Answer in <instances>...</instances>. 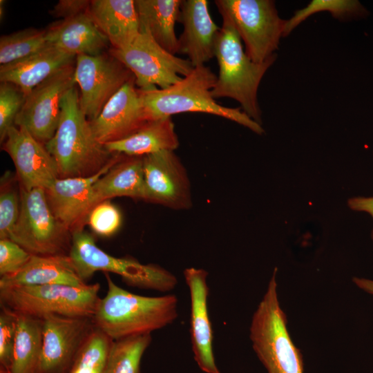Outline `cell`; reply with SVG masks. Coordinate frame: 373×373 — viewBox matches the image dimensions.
Returning a JSON list of instances; mask_svg holds the SVG:
<instances>
[{
    "label": "cell",
    "instance_id": "32",
    "mask_svg": "<svg viewBox=\"0 0 373 373\" xmlns=\"http://www.w3.org/2000/svg\"><path fill=\"white\" fill-rule=\"evenodd\" d=\"M26 94L14 84H0V141L3 142L9 129L15 126L16 117L26 99Z\"/></svg>",
    "mask_w": 373,
    "mask_h": 373
},
{
    "label": "cell",
    "instance_id": "1",
    "mask_svg": "<svg viewBox=\"0 0 373 373\" xmlns=\"http://www.w3.org/2000/svg\"><path fill=\"white\" fill-rule=\"evenodd\" d=\"M107 291L99 298L94 315L96 328L111 340L151 334L171 324L178 317V298L174 294L145 296L116 285L105 273Z\"/></svg>",
    "mask_w": 373,
    "mask_h": 373
},
{
    "label": "cell",
    "instance_id": "27",
    "mask_svg": "<svg viewBox=\"0 0 373 373\" xmlns=\"http://www.w3.org/2000/svg\"><path fill=\"white\" fill-rule=\"evenodd\" d=\"M43 343L42 320L17 314L9 373H36Z\"/></svg>",
    "mask_w": 373,
    "mask_h": 373
},
{
    "label": "cell",
    "instance_id": "30",
    "mask_svg": "<svg viewBox=\"0 0 373 373\" xmlns=\"http://www.w3.org/2000/svg\"><path fill=\"white\" fill-rule=\"evenodd\" d=\"M48 45L47 30L29 28L0 37V65L24 59Z\"/></svg>",
    "mask_w": 373,
    "mask_h": 373
},
{
    "label": "cell",
    "instance_id": "19",
    "mask_svg": "<svg viewBox=\"0 0 373 373\" xmlns=\"http://www.w3.org/2000/svg\"><path fill=\"white\" fill-rule=\"evenodd\" d=\"M207 0L182 1L178 21L183 26L179 53L186 55L193 67L204 65L216 56L220 27L213 21Z\"/></svg>",
    "mask_w": 373,
    "mask_h": 373
},
{
    "label": "cell",
    "instance_id": "24",
    "mask_svg": "<svg viewBox=\"0 0 373 373\" xmlns=\"http://www.w3.org/2000/svg\"><path fill=\"white\" fill-rule=\"evenodd\" d=\"M111 153L143 157L162 151H174L179 146L171 117L149 121L123 139L104 144Z\"/></svg>",
    "mask_w": 373,
    "mask_h": 373
},
{
    "label": "cell",
    "instance_id": "7",
    "mask_svg": "<svg viewBox=\"0 0 373 373\" xmlns=\"http://www.w3.org/2000/svg\"><path fill=\"white\" fill-rule=\"evenodd\" d=\"M99 285L23 286L0 289L1 303L17 314L42 319L48 315L93 318Z\"/></svg>",
    "mask_w": 373,
    "mask_h": 373
},
{
    "label": "cell",
    "instance_id": "4",
    "mask_svg": "<svg viewBox=\"0 0 373 373\" xmlns=\"http://www.w3.org/2000/svg\"><path fill=\"white\" fill-rule=\"evenodd\" d=\"M222 23L216 44L219 71L211 93L216 98L237 101L241 109L261 124L258 90L262 77L276 59V54L262 63L253 61L244 50L242 40L230 19L220 14Z\"/></svg>",
    "mask_w": 373,
    "mask_h": 373
},
{
    "label": "cell",
    "instance_id": "23",
    "mask_svg": "<svg viewBox=\"0 0 373 373\" xmlns=\"http://www.w3.org/2000/svg\"><path fill=\"white\" fill-rule=\"evenodd\" d=\"M46 30L48 44L74 56L102 54L109 43L88 11L57 21Z\"/></svg>",
    "mask_w": 373,
    "mask_h": 373
},
{
    "label": "cell",
    "instance_id": "2",
    "mask_svg": "<svg viewBox=\"0 0 373 373\" xmlns=\"http://www.w3.org/2000/svg\"><path fill=\"white\" fill-rule=\"evenodd\" d=\"M59 122L45 144L55 159L59 178L88 177L99 172L113 157L95 137L90 121L82 111L76 86L64 95Z\"/></svg>",
    "mask_w": 373,
    "mask_h": 373
},
{
    "label": "cell",
    "instance_id": "13",
    "mask_svg": "<svg viewBox=\"0 0 373 373\" xmlns=\"http://www.w3.org/2000/svg\"><path fill=\"white\" fill-rule=\"evenodd\" d=\"M174 151L143 156L145 200L173 209L191 207V193L186 171Z\"/></svg>",
    "mask_w": 373,
    "mask_h": 373
},
{
    "label": "cell",
    "instance_id": "39",
    "mask_svg": "<svg viewBox=\"0 0 373 373\" xmlns=\"http://www.w3.org/2000/svg\"><path fill=\"white\" fill-rule=\"evenodd\" d=\"M354 283L361 289L373 295V280L363 278H354Z\"/></svg>",
    "mask_w": 373,
    "mask_h": 373
},
{
    "label": "cell",
    "instance_id": "18",
    "mask_svg": "<svg viewBox=\"0 0 373 373\" xmlns=\"http://www.w3.org/2000/svg\"><path fill=\"white\" fill-rule=\"evenodd\" d=\"M208 273L203 269L189 267L184 277L190 295V335L194 358L205 373H220L215 361L213 334L208 309L209 293Z\"/></svg>",
    "mask_w": 373,
    "mask_h": 373
},
{
    "label": "cell",
    "instance_id": "16",
    "mask_svg": "<svg viewBox=\"0 0 373 373\" xmlns=\"http://www.w3.org/2000/svg\"><path fill=\"white\" fill-rule=\"evenodd\" d=\"M16 169L19 186L26 190L48 189L57 178L58 169L45 144L24 127L12 126L3 142Z\"/></svg>",
    "mask_w": 373,
    "mask_h": 373
},
{
    "label": "cell",
    "instance_id": "35",
    "mask_svg": "<svg viewBox=\"0 0 373 373\" xmlns=\"http://www.w3.org/2000/svg\"><path fill=\"white\" fill-rule=\"evenodd\" d=\"M17 313L3 307L0 314V362L9 373L16 333Z\"/></svg>",
    "mask_w": 373,
    "mask_h": 373
},
{
    "label": "cell",
    "instance_id": "14",
    "mask_svg": "<svg viewBox=\"0 0 373 373\" xmlns=\"http://www.w3.org/2000/svg\"><path fill=\"white\" fill-rule=\"evenodd\" d=\"M90 318L44 317L43 343L36 373H61L70 367L92 332Z\"/></svg>",
    "mask_w": 373,
    "mask_h": 373
},
{
    "label": "cell",
    "instance_id": "36",
    "mask_svg": "<svg viewBox=\"0 0 373 373\" xmlns=\"http://www.w3.org/2000/svg\"><path fill=\"white\" fill-rule=\"evenodd\" d=\"M32 254L10 239L0 240L1 277L16 274L28 262Z\"/></svg>",
    "mask_w": 373,
    "mask_h": 373
},
{
    "label": "cell",
    "instance_id": "22",
    "mask_svg": "<svg viewBox=\"0 0 373 373\" xmlns=\"http://www.w3.org/2000/svg\"><path fill=\"white\" fill-rule=\"evenodd\" d=\"M88 13L106 37L112 48H125L141 31L133 0H92Z\"/></svg>",
    "mask_w": 373,
    "mask_h": 373
},
{
    "label": "cell",
    "instance_id": "15",
    "mask_svg": "<svg viewBox=\"0 0 373 373\" xmlns=\"http://www.w3.org/2000/svg\"><path fill=\"white\" fill-rule=\"evenodd\" d=\"M124 155L115 153L111 160L93 175L57 178L45 190L53 214L71 235L84 230L88 216L95 206L93 196V184Z\"/></svg>",
    "mask_w": 373,
    "mask_h": 373
},
{
    "label": "cell",
    "instance_id": "9",
    "mask_svg": "<svg viewBox=\"0 0 373 373\" xmlns=\"http://www.w3.org/2000/svg\"><path fill=\"white\" fill-rule=\"evenodd\" d=\"M111 55L133 75L140 90L166 88L188 75L193 66L160 46L145 30L122 49H111Z\"/></svg>",
    "mask_w": 373,
    "mask_h": 373
},
{
    "label": "cell",
    "instance_id": "11",
    "mask_svg": "<svg viewBox=\"0 0 373 373\" xmlns=\"http://www.w3.org/2000/svg\"><path fill=\"white\" fill-rule=\"evenodd\" d=\"M75 61L37 86L27 95L15 125L24 127L37 140L45 144L55 135L66 93L76 86Z\"/></svg>",
    "mask_w": 373,
    "mask_h": 373
},
{
    "label": "cell",
    "instance_id": "38",
    "mask_svg": "<svg viewBox=\"0 0 373 373\" xmlns=\"http://www.w3.org/2000/svg\"><path fill=\"white\" fill-rule=\"evenodd\" d=\"M349 207L357 211H364L369 213L373 219V197H356L348 200ZM372 238L373 240V229L372 231Z\"/></svg>",
    "mask_w": 373,
    "mask_h": 373
},
{
    "label": "cell",
    "instance_id": "29",
    "mask_svg": "<svg viewBox=\"0 0 373 373\" xmlns=\"http://www.w3.org/2000/svg\"><path fill=\"white\" fill-rule=\"evenodd\" d=\"M151 334L112 341L104 373H140L142 356L151 342Z\"/></svg>",
    "mask_w": 373,
    "mask_h": 373
},
{
    "label": "cell",
    "instance_id": "40",
    "mask_svg": "<svg viewBox=\"0 0 373 373\" xmlns=\"http://www.w3.org/2000/svg\"><path fill=\"white\" fill-rule=\"evenodd\" d=\"M4 2H5V1H2V0L0 1V17H1V19H3V15H4V6H3Z\"/></svg>",
    "mask_w": 373,
    "mask_h": 373
},
{
    "label": "cell",
    "instance_id": "17",
    "mask_svg": "<svg viewBox=\"0 0 373 373\" xmlns=\"http://www.w3.org/2000/svg\"><path fill=\"white\" fill-rule=\"evenodd\" d=\"M149 121L133 76L90 124L95 137L104 144L129 136Z\"/></svg>",
    "mask_w": 373,
    "mask_h": 373
},
{
    "label": "cell",
    "instance_id": "21",
    "mask_svg": "<svg viewBox=\"0 0 373 373\" xmlns=\"http://www.w3.org/2000/svg\"><path fill=\"white\" fill-rule=\"evenodd\" d=\"M76 56L48 44L39 51L17 61L0 66L1 82L15 84L27 96L48 77L73 64Z\"/></svg>",
    "mask_w": 373,
    "mask_h": 373
},
{
    "label": "cell",
    "instance_id": "28",
    "mask_svg": "<svg viewBox=\"0 0 373 373\" xmlns=\"http://www.w3.org/2000/svg\"><path fill=\"white\" fill-rule=\"evenodd\" d=\"M321 12H328L341 21L358 19L369 15L367 10L357 0H312L305 7L297 10L289 19H286L283 37H287L308 17Z\"/></svg>",
    "mask_w": 373,
    "mask_h": 373
},
{
    "label": "cell",
    "instance_id": "26",
    "mask_svg": "<svg viewBox=\"0 0 373 373\" xmlns=\"http://www.w3.org/2000/svg\"><path fill=\"white\" fill-rule=\"evenodd\" d=\"M141 29L171 54L179 53L175 23L179 20L182 0H136Z\"/></svg>",
    "mask_w": 373,
    "mask_h": 373
},
{
    "label": "cell",
    "instance_id": "34",
    "mask_svg": "<svg viewBox=\"0 0 373 373\" xmlns=\"http://www.w3.org/2000/svg\"><path fill=\"white\" fill-rule=\"evenodd\" d=\"M86 223L95 233L102 236H110L121 225V213L108 200H104L92 209Z\"/></svg>",
    "mask_w": 373,
    "mask_h": 373
},
{
    "label": "cell",
    "instance_id": "31",
    "mask_svg": "<svg viewBox=\"0 0 373 373\" xmlns=\"http://www.w3.org/2000/svg\"><path fill=\"white\" fill-rule=\"evenodd\" d=\"M113 340L93 329L78 351L69 373H104Z\"/></svg>",
    "mask_w": 373,
    "mask_h": 373
},
{
    "label": "cell",
    "instance_id": "8",
    "mask_svg": "<svg viewBox=\"0 0 373 373\" xmlns=\"http://www.w3.org/2000/svg\"><path fill=\"white\" fill-rule=\"evenodd\" d=\"M215 4L231 21L253 61L262 63L276 54L286 19L279 17L274 1L216 0Z\"/></svg>",
    "mask_w": 373,
    "mask_h": 373
},
{
    "label": "cell",
    "instance_id": "5",
    "mask_svg": "<svg viewBox=\"0 0 373 373\" xmlns=\"http://www.w3.org/2000/svg\"><path fill=\"white\" fill-rule=\"evenodd\" d=\"M277 268L254 312L250 339L268 373H304L302 354L294 344L287 327V317L278 298Z\"/></svg>",
    "mask_w": 373,
    "mask_h": 373
},
{
    "label": "cell",
    "instance_id": "3",
    "mask_svg": "<svg viewBox=\"0 0 373 373\" xmlns=\"http://www.w3.org/2000/svg\"><path fill=\"white\" fill-rule=\"evenodd\" d=\"M217 76L204 66L194 67L181 80L166 88L140 90L142 103L149 121L183 113H203L224 117L261 135V124L240 108H229L213 97Z\"/></svg>",
    "mask_w": 373,
    "mask_h": 373
},
{
    "label": "cell",
    "instance_id": "25",
    "mask_svg": "<svg viewBox=\"0 0 373 373\" xmlns=\"http://www.w3.org/2000/svg\"><path fill=\"white\" fill-rule=\"evenodd\" d=\"M95 205L116 197L146 198L143 157L124 155L93 186Z\"/></svg>",
    "mask_w": 373,
    "mask_h": 373
},
{
    "label": "cell",
    "instance_id": "6",
    "mask_svg": "<svg viewBox=\"0 0 373 373\" xmlns=\"http://www.w3.org/2000/svg\"><path fill=\"white\" fill-rule=\"evenodd\" d=\"M68 256L84 281L95 272L102 271L117 274L126 285L140 289L167 292L178 283L172 273L159 265H144L134 259L117 258L107 254L84 230L72 233Z\"/></svg>",
    "mask_w": 373,
    "mask_h": 373
},
{
    "label": "cell",
    "instance_id": "20",
    "mask_svg": "<svg viewBox=\"0 0 373 373\" xmlns=\"http://www.w3.org/2000/svg\"><path fill=\"white\" fill-rule=\"evenodd\" d=\"M46 285L81 287L86 283L79 276L69 256L64 254H32L21 270L0 279V289Z\"/></svg>",
    "mask_w": 373,
    "mask_h": 373
},
{
    "label": "cell",
    "instance_id": "33",
    "mask_svg": "<svg viewBox=\"0 0 373 373\" xmlns=\"http://www.w3.org/2000/svg\"><path fill=\"white\" fill-rule=\"evenodd\" d=\"M3 178L0 192V239H10L20 211V193Z\"/></svg>",
    "mask_w": 373,
    "mask_h": 373
},
{
    "label": "cell",
    "instance_id": "12",
    "mask_svg": "<svg viewBox=\"0 0 373 373\" xmlns=\"http://www.w3.org/2000/svg\"><path fill=\"white\" fill-rule=\"evenodd\" d=\"M133 76L113 56L79 55L75 59V81L80 88L79 104L90 122L108 100Z\"/></svg>",
    "mask_w": 373,
    "mask_h": 373
},
{
    "label": "cell",
    "instance_id": "10",
    "mask_svg": "<svg viewBox=\"0 0 373 373\" xmlns=\"http://www.w3.org/2000/svg\"><path fill=\"white\" fill-rule=\"evenodd\" d=\"M20 211L10 240L32 254H63L70 233L53 214L41 188L19 186Z\"/></svg>",
    "mask_w": 373,
    "mask_h": 373
},
{
    "label": "cell",
    "instance_id": "37",
    "mask_svg": "<svg viewBox=\"0 0 373 373\" xmlns=\"http://www.w3.org/2000/svg\"><path fill=\"white\" fill-rule=\"evenodd\" d=\"M90 1L60 0L54 6L50 14L64 19L73 17L88 11Z\"/></svg>",
    "mask_w": 373,
    "mask_h": 373
}]
</instances>
